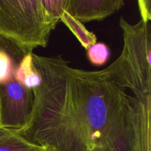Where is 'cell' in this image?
I'll use <instances>...</instances> for the list:
<instances>
[{
	"instance_id": "obj_9",
	"label": "cell",
	"mask_w": 151,
	"mask_h": 151,
	"mask_svg": "<svg viewBox=\"0 0 151 151\" xmlns=\"http://www.w3.org/2000/svg\"><path fill=\"white\" fill-rule=\"evenodd\" d=\"M86 50L88 60L94 66H103L106 64L111 55L109 47L101 42L95 43Z\"/></svg>"
},
{
	"instance_id": "obj_1",
	"label": "cell",
	"mask_w": 151,
	"mask_h": 151,
	"mask_svg": "<svg viewBox=\"0 0 151 151\" xmlns=\"http://www.w3.org/2000/svg\"><path fill=\"white\" fill-rule=\"evenodd\" d=\"M123 49L104 69L32 52L41 78L26 125L16 134L56 151H151V29L119 19Z\"/></svg>"
},
{
	"instance_id": "obj_13",
	"label": "cell",
	"mask_w": 151,
	"mask_h": 151,
	"mask_svg": "<svg viewBox=\"0 0 151 151\" xmlns=\"http://www.w3.org/2000/svg\"></svg>"
},
{
	"instance_id": "obj_6",
	"label": "cell",
	"mask_w": 151,
	"mask_h": 151,
	"mask_svg": "<svg viewBox=\"0 0 151 151\" xmlns=\"http://www.w3.org/2000/svg\"><path fill=\"white\" fill-rule=\"evenodd\" d=\"M14 79L29 89H34L41 83V78L33 64L32 52L22 57L14 72Z\"/></svg>"
},
{
	"instance_id": "obj_10",
	"label": "cell",
	"mask_w": 151,
	"mask_h": 151,
	"mask_svg": "<svg viewBox=\"0 0 151 151\" xmlns=\"http://www.w3.org/2000/svg\"><path fill=\"white\" fill-rule=\"evenodd\" d=\"M43 7L48 14L58 23L60 17L64 11H66L69 0H39Z\"/></svg>"
},
{
	"instance_id": "obj_8",
	"label": "cell",
	"mask_w": 151,
	"mask_h": 151,
	"mask_svg": "<svg viewBox=\"0 0 151 151\" xmlns=\"http://www.w3.org/2000/svg\"><path fill=\"white\" fill-rule=\"evenodd\" d=\"M60 21H62L66 25V27L72 31L78 41L81 43V46L86 50L97 43V37L95 34L88 31L83 24V23L71 16L66 11L63 12Z\"/></svg>"
},
{
	"instance_id": "obj_2",
	"label": "cell",
	"mask_w": 151,
	"mask_h": 151,
	"mask_svg": "<svg viewBox=\"0 0 151 151\" xmlns=\"http://www.w3.org/2000/svg\"><path fill=\"white\" fill-rule=\"evenodd\" d=\"M57 24L39 0H0V35L25 54L47 47Z\"/></svg>"
},
{
	"instance_id": "obj_11",
	"label": "cell",
	"mask_w": 151,
	"mask_h": 151,
	"mask_svg": "<svg viewBox=\"0 0 151 151\" xmlns=\"http://www.w3.org/2000/svg\"><path fill=\"white\" fill-rule=\"evenodd\" d=\"M138 6L140 15L146 23L151 20V0H138Z\"/></svg>"
},
{
	"instance_id": "obj_4",
	"label": "cell",
	"mask_w": 151,
	"mask_h": 151,
	"mask_svg": "<svg viewBox=\"0 0 151 151\" xmlns=\"http://www.w3.org/2000/svg\"><path fill=\"white\" fill-rule=\"evenodd\" d=\"M123 5L124 0H69L66 11L83 23L103 20Z\"/></svg>"
},
{
	"instance_id": "obj_12",
	"label": "cell",
	"mask_w": 151,
	"mask_h": 151,
	"mask_svg": "<svg viewBox=\"0 0 151 151\" xmlns=\"http://www.w3.org/2000/svg\"><path fill=\"white\" fill-rule=\"evenodd\" d=\"M37 151H56V150H53V149L50 148V147H44V148L41 149V150H37Z\"/></svg>"
},
{
	"instance_id": "obj_5",
	"label": "cell",
	"mask_w": 151,
	"mask_h": 151,
	"mask_svg": "<svg viewBox=\"0 0 151 151\" xmlns=\"http://www.w3.org/2000/svg\"><path fill=\"white\" fill-rule=\"evenodd\" d=\"M25 53L7 38L0 35V84L9 82Z\"/></svg>"
},
{
	"instance_id": "obj_3",
	"label": "cell",
	"mask_w": 151,
	"mask_h": 151,
	"mask_svg": "<svg viewBox=\"0 0 151 151\" xmlns=\"http://www.w3.org/2000/svg\"><path fill=\"white\" fill-rule=\"evenodd\" d=\"M34 103L32 89L12 78L0 84V128L16 132L27 122Z\"/></svg>"
},
{
	"instance_id": "obj_7",
	"label": "cell",
	"mask_w": 151,
	"mask_h": 151,
	"mask_svg": "<svg viewBox=\"0 0 151 151\" xmlns=\"http://www.w3.org/2000/svg\"><path fill=\"white\" fill-rule=\"evenodd\" d=\"M44 147L27 141L15 132L0 128V151H37Z\"/></svg>"
}]
</instances>
